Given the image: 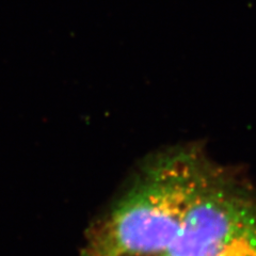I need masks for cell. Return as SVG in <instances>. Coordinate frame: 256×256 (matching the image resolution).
I'll return each mask as SVG.
<instances>
[]
</instances>
